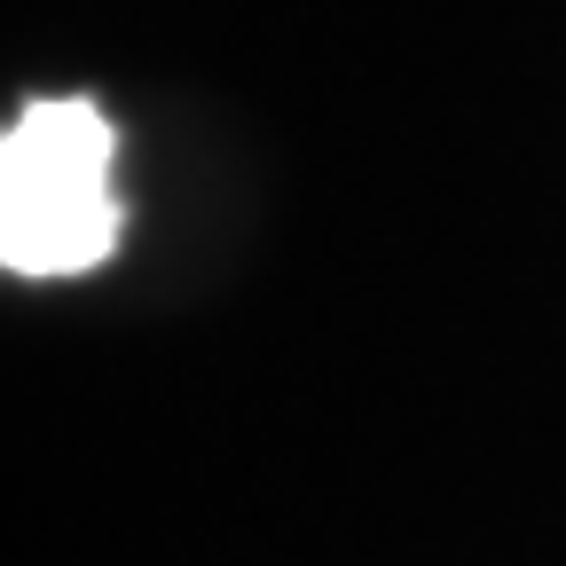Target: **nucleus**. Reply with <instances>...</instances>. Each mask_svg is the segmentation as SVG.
<instances>
[{
	"instance_id": "obj_1",
	"label": "nucleus",
	"mask_w": 566,
	"mask_h": 566,
	"mask_svg": "<svg viewBox=\"0 0 566 566\" xmlns=\"http://www.w3.org/2000/svg\"><path fill=\"white\" fill-rule=\"evenodd\" d=\"M118 126L95 95H40L0 134V260L9 275L55 283L118 252Z\"/></svg>"
}]
</instances>
